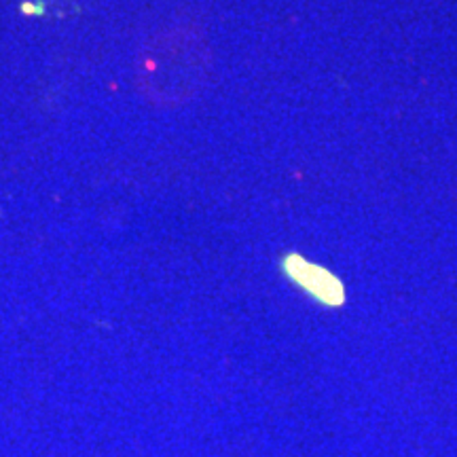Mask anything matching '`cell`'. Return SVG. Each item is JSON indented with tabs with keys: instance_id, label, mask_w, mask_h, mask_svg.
<instances>
[{
	"instance_id": "6da1fadb",
	"label": "cell",
	"mask_w": 457,
	"mask_h": 457,
	"mask_svg": "<svg viewBox=\"0 0 457 457\" xmlns=\"http://www.w3.org/2000/svg\"><path fill=\"white\" fill-rule=\"evenodd\" d=\"M284 271L294 284L301 286L316 301L331 305V307L343 305L345 290H343L341 280H337L324 267H318V265H313V263H309L296 254H290L284 258Z\"/></svg>"
}]
</instances>
